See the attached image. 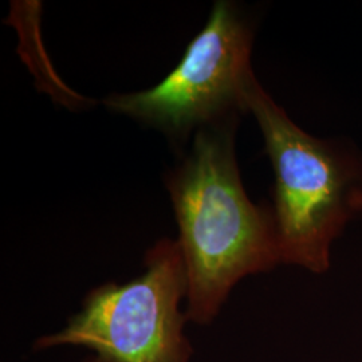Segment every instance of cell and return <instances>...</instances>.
<instances>
[{"instance_id": "1", "label": "cell", "mask_w": 362, "mask_h": 362, "mask_svg": "<svg viewBox=\"0 0 362 362\" xmlns=\"http://www.w3.org/2000/svg\"><path fill=\"white\" fill-rule=\"evenodd\" d=\"M187 275L191 324H212L233 287L281 264L272 212L252 204L233 153L231 122L208 125L168 181Z\"/></svg>"}, {"instance_id": "2", "label": "cell", "mask_w": 362, "mask_h": 362, "mask_svg": "<svg viewBox=\"0 0 362 362\" xmlns=\"http://www.w3.org/2000/svg\"><path fill=\"white\" fill-rule=\"evenodd\" d=\"M245 106L258 121L275 172L272 212L281 263L324 274L333 242L362 212L361 157L298 128L255 78Z\"/></svg>"}, {"instance_id": "5", "label": "cell", "mask_w": 362, "mask_h": 362, "mask_svg": "<svg viewBox=\"0 0 362 362\" xmlns=\"http://www.w3.org/2000/svg\"><path fill=\"white\" fill-rule=\"evenodd\" d=\"M81 362H105L103 358H100V357H97V356H94V354H91L89 357H86L85 360H82Z\"/></svg>"}, {"instance_id": "3", "label": "cell", "mask_w": 362, "mask_h": 362, "mask_svg": "<svg viewBox=\"0 0 362 362\" xmlns=\"http://www.w3.org/2000/svg\"><path fill=\"white\" fill-rule=\"evenodd\" d=\"M187 275L177 240L161 239L145 254V272L127 284L90 290L81 310L34 351L85 348L105 362H192L185 333Z\"/></svg>"}, {"instance_id": "4", "label": "cell", "mask_w": 362, "mask_h": 362, "mask_svg": "<svg viewBox=\"0 0 362 362\" xmlns=\"http://www.w3.org/2000/svg\"><path fill=\"white\" fill-rule=\"evenodd\" d=\"M252 31L230 1L214 6L207 25L189 43L179 66L153 89L112 95V110L184 136L197 125L219 124L236 109L254 73L250 65Z\"/></svg>"}]
</instances>
